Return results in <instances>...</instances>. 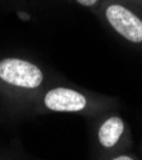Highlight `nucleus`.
I'll use <instances>...</instances> for the list:
<instances>
[{"instance_id":"obj_3","label":"nucleus","mask_w":142,"mask_h":160,"mask_svg":"<svg viewBox=\"0 0 142 160\" xmlns=\"http://www.w3.org/2000/svg\"><path fill=\"white\" fill-rule=\"evenodd\" d=\"M94 158L111 160L127 152L131 146V132L127 122L113 110L97 117L94 128Z\"/></svg>"},{"instance_id":"obj_4","label":"nucleus","mask_w":142,"mask_h":160,"mask_svg":"<svg viewBox=\"0 0 142 160\" xmlns=\"http://www.w3.org/2000/svg\"><path fill=\"white\" fill-rule=\"evenodd\" d=\"M96 14L125 41L142 45V14L133 0H101Z\"/></svg>"},{"instance_id":"obj_6","label":"nucleus","mask_w":142,"mask_h":160,"mask_svg":"<svg viewBox=\"0 0 142 160\" xmlns=\"http://www.w3.org/2000/svg\"><path fill=\"white\" fill-rule=\"evenodd\" d=\"M136 156L132 155V154H128V152H122V154H118L115 155L111 160H135Z\"/></svg>"},{"instance_id":"obj_5","label":"nucleus","mask_w":142,"mask_h":160,"mask_svg":"<svg viewBox=\"0 0 142 160\" xmlns=\"http://www.w3.org/2000/svg\"><path fill=\"white\" fill-rule=\"evenodd\" d=\"M77 4H80L81 7H85L90 10H92L95 14L97 13V9H99V5L101 3V0H74Z\"/></svg>"},{"instance_id":"obj_1","label":"nucleus","mask_w":142,"mask_h":160,"mask_svg":"<svg viewBox=\"0 0 142 160\" xmlns=\"http://www.w3.org/2000/svg\"><path fill=\"white\" fill-rule=\"evenodd\" d=\"M33 106L42 113H69L97 118L115 108V100L73 86H49L33 99Z\"/></svg>"},{"instance_id":"obj_2","label":"nucleus","mask_w":142,"mask_h":160,"mask_svg":"<svg viewBox=\"0 0 142 160\" xmlns=\"http://www.w3.org/2000/svg\"><path fill=\"white\" fill-rule=\"evenodd\" d=\"M47 77L36 63L18 57L0 59V90L19 98L35 99L46 87Z\"/></svg>"}]
</instances>
